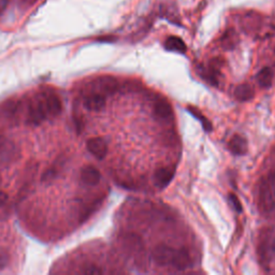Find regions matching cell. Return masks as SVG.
Instances as JSON below:
<instances>
[{
    "instance_id": "cell-13",
    "label": "cell",
    "mask_w": 275,
    "mask_h": 275,
    "mask_svg": "<svg viewBox=\"0 0 275 275\" xmlns=\"http://www.w3.org/2000/svg\"><path fill=\"white\" fill-rule=\"evenodd\" d=\"M234 96L239 101H248L254 97V89L248 84H241L235 88Z\"/></svg>"
},
{
    "instance_id": "cell-5",
    "label": "cell",
    "mask_w": 275,
    "mask_h": 275,
    "mask_svg": "<svg viewBox=\"0 0 275 275\" xmlns=\"http://www.w3.org/2000/svg\"><path fill=\"white\" fill-rule=\"evenodd\" d=\"M174 170L169 167H162L157 169L154 173V182L157 187L164 188L167 187L171 180L173 179Z\"/></svg>"
},
{
    "instance_id": "cell-4",
    "label": "cell",
    "mask_w": 275,
    "mask_h": 275,
    "mask_svg": "<svg viewBox=\"0 0 275 275\" xmlns=\"http://www.w3.org/2000/svg\"><path fill=\"white\" fill-rule=\"evenodd\" d=\"M88 151L96 157L97 159H104L108 154V145L106 141L101 138H93L87 141Z\"/></svg>"
},
{
    "instance_id": "cell-2",
    "label": "cell",
    "mask_w": 275,
    "mask_h": 275,
    "mask_svg": "<svg viewBox=\"0 0 275 275\" xmlns=\"http://www.w3.org/2000/svg\"><path fill=\"white\" fill-rule=\"evenodd\" d=\"M259 209L269 217H275V173L263 177L259 186Z\"/></svg>"
},
{
    "instance_id": "cell-12",
    "label": "cell",
    "mask_w": 275,
    "mask_h": 275,
    "mask_svg": "<svg viewBox=\"0 0 275 275\" xmlns=\"http://www.w3.org/2000/svg\"><path fill=\"white\" fill-rule=\"evenodd\" d=\"M154 113L159 119H168L172 115V107L164 100L157 101L154 106Z\"/></svg>"
},
{
    "instance_id": "cell-8",
    "label": "cell",
    "mask_w": 275,
    "mask_h": 275,
    "mask_svg": "<svg viewBox=\"0 0 275 275\" xmlns=\"http://www.w3.org/2000/svg\"><path fill=\"white\" fill-rule=\"evenodd\" d=\"M85 107L87 108L89 111L99 112L106 107V98L101 94H91L85 99Z\"/></svg>"
},
{
    "instance_id": "cell-15",
    "label": "cell",
    "mask_w": 275,
    "mask_h": 275,
    "mask_svg": "<svg viewBox=\"0 0 275 275\" xmlns=\"http://www.w3.org/2000/svg\"><path fill=\"white\" fill-rule=\"evenodd\" d=\"M98 86H99V89L101 91L107 93V94H112L116 90L117 82H116L115 78H113L111 76H105V77L99 78Z\"/></svg>"
},
{
    "instance_id": "cell-17",
    "label": "cell",
    "mask_w": 275,
    "mask_h": 275,
    "mask_svg": "<svg viewBox=\"0 0 275 275\" xmlns=\"http://www.w3.org/2000/svg\"><path fill=\"white\" fill-rule=\"evenodd\" d=\"M82 272L84 274H101L102 270L96 264H87V265L84 266Z\"/></svg>"
},
{
    "instance_id": "cell-22",
    "label": "cell",
    "mask_w": 275,
    "mask_h": 275,
    "mask_svg": "<svg viewBox=\"0 0 275 275\" xmlns=\"http://www.w3.org/2000/svg\"><path fill=\"white\" fill-rule=\"evenodd\" d=\"M6 142H7V139H6L4 136L0 135V153H2L3 148H4L5 144H6Z\"/></svg>"
},
{
    "instance_id": "cell-3",
    "label": "cell",
    "mask_w": 275,
    "mask_h": 275,
    "mask_svg": "<svg viewBox=\"0 0 275 275\" xmlns=\"http://www.w3.org/2000/svg\"><path fill=\"white\" fill-rule=\"evenodd\" d=\"M48 111H46V107L44 104V100L41 98L37 99L35 102H31L28 106V123L33 125L41 124L48 116Z\"/></svg>"
},
{
    "instance_id": "cell-7",
    "label": "cell",
    "mask_w": 275,
    "mask_h": 275,
    "mask_svg": "<svg viewBox=\"0 0 275 275\" xmlns=\"http://www.w3.org/2000/svg\"><path fill=\"white\" fill-rule=\"evenodd\" d=\"M81 179L86 185L95 186L100 182L101 174L99 170L94 166H85L81 170Z\"/></svg>"
},
{
    "instance_id": "cell-19",
    "label": "cell",
    "mask_w": 275,
    "mask_h": 275,
    "mask_svg": "<svg viewBox=\"0 0 275 275\" xmlns=\"http://www.w3.org/2000/svg\"><path fill=\"white\" fill-rule=\"evenodd\" d=\"M230 201L232 202L233 204V208L235 211H238V212H242V204L240 202V200L238 199L237 196H234V195H230Z\"/></svg>"
},
{
    "instance_id": "cell-23",
    "label": "cell",
    "mask_w": 275,
    "mask_h": 275,
    "mask_svg": "<svg viewBox=\"0 0 275 275\" xmlns=\"http://www.w3.org/2000/svg\"><path fill=\"white\" fill-rule=\"evenodd\" d=\"M8 5V0H0V13H2Z\"/></svg>"
},
{
    "instance_id": "cell-9",
    "label": "cell",
    "mask_w": 275,
    "mask_h": 275,
    "mask_svg": "<svg viewBox=\"0 0 275 275\" xmlns=\"http://www.w3.org/2000/svg\"><path fill=\"white\" fill-rule=\"evenodd\" d=\"M228 147L234 155H244L247 152V143L244 138L241 136H233L228 143Z\"/></svg>"
},
{
    "instance_id": "cell-1",
    "label": "cell",
    "mask_w": 275,
    "mask_h": 275,
    "mask_svg": "<svg viewBox=\"0 0 275 275\" xmlns=\"http://www.w3.org/2000/svg\"><path fill=\"white\" fill-rule=\"evenodd\" d=\"M152 258L160 266L172 265L178 271L186 270L192 263V259L185 248L175 249L167 244L156 245L152 251Z\"/></svg>"
},
{
    "instance_id": "cell-6",
    "label": "cell",
    "mask_w": 275,
    "mask_h": 275,
    "mask_svg": "<svg viewBox=\"0 0 275 275\" xmlns=\"http://www.w3.org/2000/svg\"><path fill=\"white\" fill-rule=\"evenodd\" d=\"M46 107V111L51 116H57L61 112V102L57 95L52 93H43L41 95Z\"/></svg>"
},
{
    "instance_id": "cell-11",
    "label": "cell",
    "mask_w": 275,
    "mask_h": 275,
    "mask_svg": "<svg viewBox=\"0 0 275 275\" xmlns=\"http://www.w3.org/2000/svg\"><path fill=\"white\" fill-rule=\"evenodd\" d=\"M164 48L169 51L178 52V53H185L187 50L186 44L184 43L182 39L175 36H171L167 38L166 42H164Z\"/></svg>"
},
{
    "instance_id": "cell-20",
    "label": "cell",
    "mask_w": 275,
    "mask_h": 275,
    "mask_svg": "<svg viewBox=\"0 0 275 275\" xmlns=\"http://www.w3.org/2000/svg\"><path fill=\"white\" fill-rule=\"evenodd\" d=\"M8 262H9V257H8V255L5 253H0V271L6 268Z\"/></svg>"
},
{
    "instance_id": "cell-14",
    "label": "cell",
    "mask_w": 275,
    "mask_h": 275,
    "mask_svg": "<svg viewBox=\"0 0 275 275\" xmlns=\"http://www.w3.org/2000/svg\"><path fill=\"white\" fill-rule=\"evenodd\" d=\"M272 80H273V72L269 67L263 68L257 74V81H258L259 85H260L263 88L270 87L271 84H272Z\"/></svg>"
},
{
    "instance_id": "cell-21",
    "label": "cell",
    "mask_w": 275,
    "mask_h": 275,
    "mask_svg": "<svg viewBox=\"0 0 275 275\" xmlns=\"http://www.w3.org/2000/svg\"><path fill=\"white\" fill-rule=\"evenodd\" d=\"M7 200H8V195L4 192H0V207H3L7 202Z\"/></svg>"
},
{
    "instance_id": "cell-10",
    "label": "cell",
    "mask_w": 275,
    "mask_h": 275,
    "mask_svg": "<svg viewBox=\"0 0 275 275\" xmlns=\"http://www.w3.org/2000/svg\"><path fill=\"white\" fill-rule=\"evenodd\" d=\"M261 251L263 258L269 259V260L275 258V233L272 235H268V237L262 241Z\"/></svg>"
},
{
    "instance_id": "cell-16",
    "label": "cell",
    "mask_w": 275,
    "mask_h": 275,
    "mask_svg": "<svg viewBox=\"0 0 275 275\" xmlns=\"http://www.w3.org/2000/svg\"><path fill=\"white\" fill-rule=\"evenodd\" d=\"M191 112H192L193 115H195L196 117H197V119L200 120L201 124L203 125L204 129H206L207 131H211V130H212V125H211L210 122H208V120L206 119V117L202 116V115H200V114H198L197 111H196V110H194V109H191Z\"/></svg>"
},
{
    "instance_id": "cell-18",
    "label": "cell",
    "mask_w": 275,
    "mask_h": 275,
    "mask_svg": "<svg viewBox=\"0 0 275 275\" xmlns=\"http://www.w3.org/2000/svg\"><path fill=\"white\" fill-rule=\"evenodd\" d=\"M57 175V170L55 169H49L45 173L42 175V180L43 182H49V180H52L53 178L56 177Z\"/></svg>"
}]
</instances>
